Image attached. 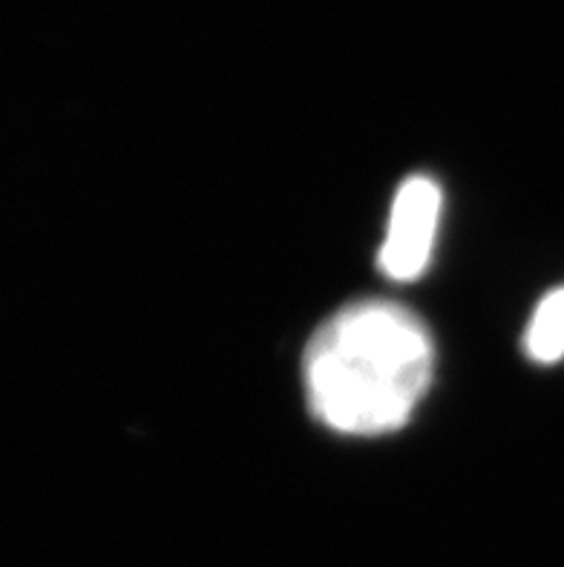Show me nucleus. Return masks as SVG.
I'll return each mask as SVG.
<instances>
[{
    "instance_id": "nucleus-3",
    "label": "nucleus",
    "mask_w": 564,
    "mask_h": 567,
    "mask_svg": "<svg viewBox=\"0 0 564 567\" xmlns=\"http://www.w3.org/2000/svg\"><path fill=\"white\" fill-rule=\"evenodd\" d=\"M527 354L539 363H556L564 358V288L542 300L527 329Z\"/></svg>"
},
{
    "instance_id": "nucleus-1",
    "label": "nucleus",
    "mask_w": 564,
    "mask_h": 567,
    "mask_svg": "<svg viewBox=\"0 0 564 567\" xmlns=\"http://www.w3.org/2000/svg\"><path fill=\"white\" fill-rule=\"evenodd\" d=\"M432 367V340L412 311L389 300L351 302L308 343V403L346 435L400 430L427 395Z\"/></svg>"
},
{
    "instance_id": "nucleus-2",
    "label": "nucleus",
    "mask_w": 564,
    "mask_h": 567,
    "mask_svg": "<svg viewBox=\"0 0 564 567\" xmlns=\"http://www.w3.org/2000/svg\"><path fill=\"white\" fill-rule=\"evenodd\" d=\"M441 216V187L429 176H412L394 196L389 228L380 248V268L392 280H418L429 266Z\"/></svg>"
}]
</instances>
